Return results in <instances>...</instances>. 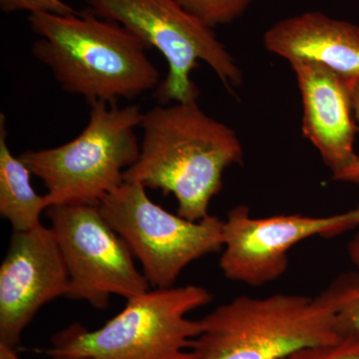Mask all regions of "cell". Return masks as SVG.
I'll return each instance as SVG.
<instances>
[{
    "instance_id": "obj_7",
    "label": "cell",
    "mask_w": 359,
    "mask_h": 359,
    "mask_svg": "<svg viewBox=\"0 0 359 359\" xmlns=\"http://www.w3.org/2000/svg\"><path fill=\"white\" fill-rule=\"evenodd\" d=\"M146 190L125 181L99 208L140 262L150 287L168 289L189 264L223 250L224 221L211 215L189 221L155 204Z\"/></svg>"
},
{
    "instance_id": "obj_13",
    "label": "cell",
    "mask_w": 359,
    "mask_h": 359,
    "mask_svg": "<svg viewBox=\"0 0 359 359\" xmlns=\"http://www.w3.org/2000/svg\"><path fill=\"white\" fill-rule=\"evenodd\" d=\"M32 172L7 144L6 116L0 115V215L13 233L41 226V215L49 208L46 195H39L32 185Z\"/></svg>"
},
{
    "instance_id": "obj_5",
    "label": "cell",
    "mask_w": 359,
    "mask_h": 359,
    "mask_svg": "<svg viewBox=\"0 0 359 359\" xmlns=\"http://www.w3.org/2000/svg\"><path fill=\"white\" fill-rule=\"evenodd\" d=\"M214 295L204 287L187 285L151 289L127 301L125 308L98 330L75 323L53 335L47 355L92 359H195L194 339L199 320L188 314L208 306Z\"/></svg>"
},
{
    "instance_id": "obj_17",
    "label": "cell",
    "mask_w": 359,
    "mask_h": 359,
    "mask_svg": "<svg viewBox=\"0 0 359 359\" xmlns=\"http://www.w3.org/2000/svg\"><path fill=\"white\" fill-rule=\"evenodd\" d=\"M0 9L6 13L25 11L33 13L69 14L74 8L63 0H0Z\"/></svg>"
},
{
    "instance_id": "obj_11",
    "label": "cell",
    "mask_w": 359,
    "mask_h": 359,
    "mask_svg": "<svg viewBox=\"0 0 359 359\" xmlns=\"http://www.w3.org/2000/svg\"><path fill=\"white\" fill-rule=\"evenodd\" d=\"M290 65L302 94V133L318 149L334 178L359 158L353 147L359 131L351 92L354 81L318 63Z\"/></svg>"
},
{
    "instance_id": "obj_3",
    "label": "cell",
    "mask_w": 359,
    "mask_h": 359,
    "mask_svg": "<svg viewBox=\"0 0 359 359\" xmlns=\"http://www.w3.org/2000/svg\"><path fill=\"white\" fill-rule=\"evenodd\" d=\"M142 117L138 105L92 103L88 123L73 140L23 152L20 159L41 180L49 207L99 205L117 190L140 155L136 130Z\"/></svg>"
},
{
    "instance_id": "obj_18",
    "label": "cell",
    "mask_w": 359,
    "mask_h": 359,
    "mask_svg": "<svg viewBox=\"0 0 359 359\" xmlns=\"http://www.w3.org/2000/svg\"><path fill=\"white\" fill-rule=\"evenodd\" d=\"M351 92H353L354 116L356 121L359 122V80L353 82ZM332 179L335 181L346 182V183L359 186V158L351 166L346 168L344 171Z\"/></svg>"
},
{
    "instance_id": "obj_1",
    "label": "cell",
    "mask_w": 359,
    "mask_h": 359,
    "mask_svg": "<svg viewBox=\"0 0 359 359\" xmlns=\"http://www.w3.org/2000/svg\"><path fill=\"white\" fill-rule=\"evenodd\" d=\"M140 155L124 182L172 194L177 214L198 222L210 216L223 175L242 164L244 150L231 127L201 109L197 101L160 104L143 112Z\"/></svg>"
},
{
    "instance_id": "obj_19",
    "label": "cell",
    "mask_w": 359,
    "mask_h": 359,
    "mask_svg": "<svg viewBox=\"0 0 359 359\" xmlns=\"http://www.w3.org/2000/svg\"><path fill=\"white\" fill-rule=\"evenodd\" d=\"M347 252L351 263L355 266L356 271H359V233L347 245Z\"/></svg>"
},
{
    "instance_id": "obj_14",
    "label": "cell",
    "mask_w": 359,
    "mask_h": 359,
    "mask_svg": "<svg viewBox=\"0 0 359 359\" xmlns=\"http://www.w3.org/2000/svg\"><path fill=\"white\" fill-rule=\"evenodd\" d=\"M334 316L340 337L359 335V271H347L334 278L320 294Z\"/></svg>"
},
{
    "instance_id": "obj_8",
    "label": "cell",
    "mask_w": 359,
    "mask_h": 359,
    "mask_svg": "<svg viewBox=\"0 0 359 359\" xmlns=\"http://www.w3.org/2000/svg\"><path fill=\"white\" fill-rule=\"evenodd\" d=\"M45 214L69 276L66 297L101 311L114 295L129 301L152 289L99 205H54Z\"/></svg>"
},
{
    "instance_id": "obj_21",
    "label": "cell",
    "mask_w": 359,
    "mask_h": 359,
    "mask_svg": "<svg viewBox=\"0 0 359 359\" xmlns=\"http://www.w3.org/2000/svg\"><path fill=\"white\" fill-rule=\"evenodd\" d=\"M50 359H92L89 358H81V356L63 355V354H54Z\"/></svg>"
},
{
    "instance_id": "obj_6",
    "label": "cell",
    "mask_w": 359,
    "mask_h": 359,
    "mask_svg": "<svg viewBox=\"0 0 359 359\" xmlns=\"http://www.w3.org/2000/svg\"><path fill=\"white\" fill-rule=\"evenodd\" d=\"M90 11L119 23L168 63V74L154 91L160 104L197 101L194 69L204 61L229 91L243 83L242 71L212 27L177 0H86Z\"/></svg>"
},
{
    "instance_id": "obj_12",
    "label": "cell",
    "mask_w": 359,
    "mask_h": 359,
    "mask_svg": "<svg viewBox=\"0 0 359 359\" xmlns=\"http://www.w3.org/2000/svg\"><path fill=\"white\" fill-rule=\"evenodd\" d=\"M266 50L290 63H318L347 80H359V26L309 11L278 21L264 35Z\"/></svg>"
},
{
    "instance_id": "obj_20",
    "label": "cell",
    "mask_w": 359,
    "mask_h": 359,
    "mask_svg": "<svg viewBox=\"0 0 359 359\" xmlns=\"http://www.w3.org/2000/svg\"><path fill=\"white\" fill-rule=\"evenodd\" d=\"M0 359H22L16 353L15 348L0 342Z\"/></svg>"
},
{
    "instance_id": "obj_15",
    "label": "cell",
    "mask_w": 359,
    "mask_h": 359,
    "mask_svg": "<svg viewBox=\"0 0 359 359\" xmlns=\"http://www.w3.org/2000/svg\"><path fill=\"white\" fill-rule=\"evenodd\" d=\"M210 27L230 25L243 15L254 0H177Z\"/></svg>"
},
{
    "instance_id": "obj_2",
    "label": "cell",
    "mask_w": 359,
    "mask_h": 359,
    "mask_svg": "<svg viewBox=\"0 0 359 359\" xmlns=\"http://www.w3.org/2000/svg\"><path fill=\"white\" fill-rule=\"evenodd\" d=\"M28 22L37 36L33 56L50 70L61 88L90 104L134 100L162 82L147 45L90 9L29 14Z\"/></svg>"
},
{
    "instance_id": "obj_4",
    "label": "cell",
    "mask_w": 359,
    "mask_h": 359,
    "mask_svg": "<svg viewBox=\"0 0 359 359\" xmlns=\"http://www.w3.org/2000/svg\"><path fill=\"white\" fill-rule=\"evenodd\" d=\"M195 359H280L304 347L341 339L334 314L302 294L235 297L201 318Z\"/></svg>"
},
{
    "instance_id": "obj_10",
    "label": "cell",
    "mask_w": 359,
    "mask_h": 359,
    "mask_svg": "<svg viewBox=\"0 0 359 359\" xmlns=\"http://www.w3.org/2000/svg\"><path fill=\"white\" fill-rule=\"evenodd\" d=\"M68 290L69 276L51 228L13 233L0 266V342L16 348L39 309Z\"/></svg>"
},
{
    "instance_id": "obj_9",
    "label": "cell",
    "mask_w": 359,
    "mask_h": 359,
    "mask_svg": "<svg viewBox=\"0 0 359 359\" xmlns=\"http://www.w3.org/2000/svg\"><path fill=\"white\" fill-rule=\"evenodd\" d=\"M359 226V205L325 217L301 214L250 216L249 207L238 205L229 212L223 229L219 268L231 282L263 287L285 275L289 252L313 237L332 238Z\"/></svg>"
},
{
    "instance_id": "obj_16",
    "label": "cell",
    "mask_w": 359,
    "mask_h": 359,
    "mask_svg": "<svg viewBox=\"0 0 359 359\" xmlns=\"http://www.w3.org/2000/svg\"><path fill=\"white\" fill-rule=\"evenodd\" d=\"M280 359H359V335L304 347Z\"/></svg>"
}]
</instances>
